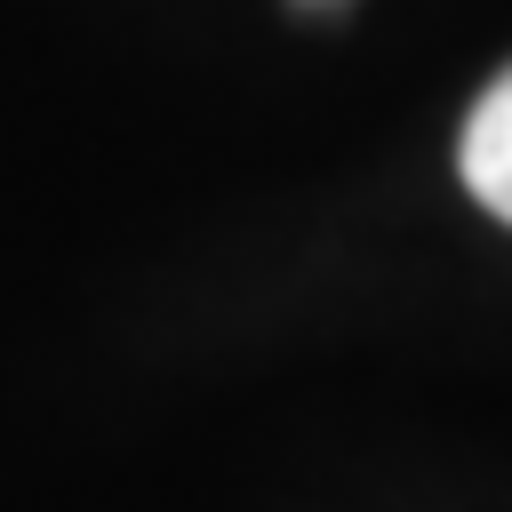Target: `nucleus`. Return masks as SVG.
<instances>
[{
    "mask_svg": "<svg viewBox=\"0 0 512 512\" xmlns=\"http://www.w3.org/2000/svg\"><path fill=\"white\" fill-rule=\"evenodd\" d=\"M456 176L464 192L512 224V64L480 88V104L464 112V136H456Z\"/></svg>",
    "mask_w": 512,
    "mask_h": 512,
    "instance_id": "obj_1",
    "label": "nucleus"
},
{
    "mask_svg": "<svg viewBox=\"0 0 512 512\" xmlns=\"http://www.w3.org/2000/svg\"><path fill=\"white\" fill-rule=\"evenodd\" d=\"M296 8H344V0H296Z\"/></svg>",
    "mask_w": 512,
    "mask_h": 512,
    "instance_id": "obj_2",
    "label": "nucleus"
}]
</instances>
